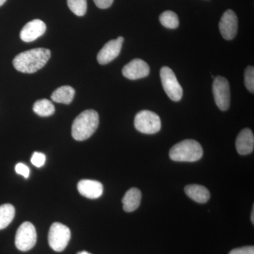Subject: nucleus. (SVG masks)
<instances>
[{"label": "nucleus", "instance_id": "1", "mask_svg": "<svg viewBox=\"0 0 254 254\" xmlns=\"http://www.w3.org/2000/svg\"><path fill=\"white\" fill-rule=\"evenodd\" d=\"M51 57V52L46 48H36L20 53L13 60L14 68L20 72L36 73L41 69Z\"/></svg>", "mask_w": 254, "mask_h": 254}, {"label": "nucleus", "instance_id": "2", "mask_svg": "<svg viewBox=\"0 0 254 254\" xmlns=\"http://www.w3.org/2000/svg\"><path fill=\"white\" fill-rule=\"evenodd\" d=\"M98 125V113L93 110H85L73 121L71 127V134L76 141H85L95 133Z\"/></svg>", "mask_w": 254, "mask_h": 254}, {"label": "nucleus", "instance_id": "3", "mask_svg": "<svg viewBox=\"0 0 254 254\" xmlns=\"http://www.w3.org/2000/svg\"><path fill=\"white\" fill-rule=\"evenodd\" d=\"M201 145L195 140L187 139L174 145L170 150V158L176 162L198 161L203 156Z\"/></svg>", "mask_w": 254, "mask_h": 254}, {"label": "nucleus", "instance_id": "4", "mask_svg": "<svg viewBox=\"0 0 254 254\" xmlns=\"http://www.w3.org/2000/svg\"><path fill=\"white\" fill-rule=\"evenodd\" d=\"M135 128L145 134H154L161 128V120L156 113L149 110H142L134 119Z\"/></svg>", "mask_w": 254, "mask_h": 254}, {"label": "nucleus", "instance_id": "5", "mask_svg": "<svg viewBox=\"0 0 254 254\" xmlns=\"http://www.w3.org/2000/svg\"><path fill=\"white\" fill-rule=\"evenodd\" d=\"M71 238V231L66 225L55 222L50 227L48 233L50 247L55 252H61L67 247Z\"/></svg>", "mask_w": 254, "mask_h": 254}, {"label": "nucleus", "instance_id": "6", "mask_svg": "<svg viewBox=\"0 0 254 254\" xmlns=\"http://www.w3.org/2000/svg\"><path fill=\"white\" fill-rule=\"evenodd\" d=\"M160 75L164 91L169 98L173 101H180L183 95V89L173 70L168 66H163L160 69Z\"/></svg>", "mask_w": 254, "mask_h": 254}, {"label": "nucleus", "instance_id": "7", "mask_svg": "<svg viewBox=\"0 0 254 254\" xmlns=\"http://www.w3.org/2000/svg\"><path fill=\"white\" fill-rule=\"evenodd\" d=\"M37 233L34 225L25 222L18 227L15 237V245L21 252H28L36 245Z\"/></svg>", "mask_w": 254, "mask_h": 254}, {"label": "nucleus", "instance_id": "8", "mask_svg": "<svg viewBox=\"0 0 254 254\" xmlns=\"http://www.w3.org/2000/svg\"><path fill=\"white\" fill-rule=\"evenodd\" d=\"M213 93L215 103L219 109L225 111L230 108V83L227 78L218 76L215 78L213 84Z\"/></svg>", "mask_w": 254, "mask_h": 254}, {"label": "nucleus", "instance_id": "9", "mask_svg": "<svg viewBox=\"0 0 254 254\" xmlns=\"http://www.w3.org/2000/svg\"><path fill=\"white\" fill-rule=\"evenodd\" d=\"M219 29L224 39L231 41L237 36L238 31V18L235 11L232 9H227L222 15Z\"/></svg>", "mask_w": 254, "mask_h": 254}, {"label": "nucleus", "instance_id": "10", "mask_svg": "<svg viewBox=\"0 0 254 254\" xmlns=\"http://www.w3.org/2000/svg\"><path fill=\"white\" fill-rule=\"evenodd\" d=\"M124 42L123 37L112 40L103 46L97 56V60L100 64H107L118 58L121 52Z\"/></svg>", "mask_w": 254, "mask_h": 254}, {"label": "nucleus", "instance_id": "11", "mask_svg": "<svg viewBox=\"0 0 254 254\" xmlns=\"http://www.w3.org/2000/svg\"><path fill=\"white\" fill-rule=\"evenodd\" d=\"M124 76L130 80H137L146 77L150 73V66L141 59L131 60L124 66Z\"/></svg>", "mask_w": 254, "mask_h": 254}, {"label": "nucleus", "instance_id": "12", "mask_svg": "<svg viewBox=\"0 0 254 254\" xmlns=\"http://www.w3.org/2000/svg\"><path fill=\"white\" fill-rule=\"evenodd\" d=\"M46 23L41 20H33L23 26L20 33V38L26 43L36 41L46 33Z\"/></svg>", "mask_w": 254, "mask_h": 254}, {"label": "nucleus", "instance_id": "13", "mask_svg": "<svg viewBox=\"0 0 254 254\" xmlns=\"http://www.w3.org/2000/svg\"><path fill=\"white\" fill-rule=\"evenodd\" d=\"M77 189L80 194L90 199L100 198L103 193V186L100 182L91 180H82Z\"/></svg>", "mask_w": 254, "mask_h": 254}, {"label": "nucleus", "instance_id": "14", "mask_svg": "<svg viewBox=\"0 0 254 254\" xmlns=\"http://www.w3.org/2000/svg\"><path fill=\"white\" fill-rule=\"evenodd\" d=\"M236 148L239 154L245 155L252 153L254 148V136L250 128H244L236 140Z\"/></svg>", "mask_w": 254, "mask_h": 254}, {"label": "nucleus", "instance_id": "15", "mask_svg": "<svg viewBox=\"0 0 254 254\" xmlns=\"http://www.w3.org/2000/svg\"><path fill=\"white\" fill-rule=\"evenodd\" d=\"M141 190L137 188H131L127 190L123 199L124 210L128 213L134 211L139 207L141 200Z\"/></svg>", "mask_w": 254, "mask_h": 254}, {"label": "nucleus", "instance_id": "16", "mask_svg": "<svg viewBox=\"0 0 254 254\" xmlns=\"http://www.w3.org/2000/svg\"><path fill=\"white\" fill-rule=\"evenodd\" d=\"M185 193L197 203H205L210 199V194L208 189L201 185H190L185 187Z\"/></svg>", "mask_w": 254, "mask_h": 254}, {"label": "nucleus", "instance_id": "17", "mask_svg": "<svg viewBox=\"0 0 254 254\" xmlns=\"http://www.w3.org/2000/svg\"><path fill=\"white\" fill-rule=\"evenodd\" d=\"M75 90L69 86H63L55 90L51 95V99L55 103L68 105L72 102Z\"/></svg>", "mask_w": 254, "mask_h": 254}, {"label": "nucleus", "instance_id": "18", "mask_svg": "<svg viewBox=\"0 0 254 254\" xmlns=\"http://www.w3.org/2000/svg\"><path fill=\"white\" fill-rule=\"evenodd\" d=\"M33 111L41 117H50L55 113V105L49 100H38L33 107Z\"/></svg>", "mask_w": 254, "mask_h": 254}, {"label": "nucleus", "instance_id": "19", "mask_svg": "<svg viewBox=\"0 0 254 254\" xmlns=\"http://www.w3.org/2000/svg\"><path fill=\"white\" fill-rule=\"evenodd\" d=\"M15 215V208L9 203L0 206V230L9 226Z\"/></svg>", "mask_w": 254, "mask_h": 254}, {"label": "nucleus", "instance_id": "20", "mask_svg": "<svg viewBox=\"0 0 254 254\" xmlns=\"http://www.w3.org/2000/svg\"><path fill=\"white\" fill-rule=\"evenodd\" d=\"M160 21L163 26L170 29H175L180 25L178 16L176 13L170 10L164 11L163 14H160Z\"/></svg>", "mask_w": 254, "mask_h": 254}, {"label": "nucleus", "instance_id": "21", "mask_svg": "<svg viewBox=\"0 0 254 254\" xmlns=\"http://www.w3.org/2000/svg\"><path fill=\"white\" fill-rule=\"evenodd\" d=\"M69 9L78 16H84L87 11V0H67Z\"/></svg>", "mask_w": 254, "mask_h": 254}, {"label": "nucleus", "instance_id": "22", "mask_svg": "<svg viewBox=\"0 0 254 254\" xmlns=\"http://www.w3.org/2000/svg\"><path fill=\"white\" fill-rule=\"evenodd\" d=\"M245 86L251 93H254V68L253 66H249L246 68L245 73Z\"/></svg>", "mask_w": 254, "mask_h": 254}, {"label": "nucleus", "instance_id": "23", "mask_svg": "<svg viewBox=\"0 0 254 254\" xmlns=\"http://www.w3.org/2000/svg\"><path fill=\"white\" fill-rule=\"evenodd\" d=\"M31 163L37 168H42L46 161V155L39 152H34L32 155L31 159Z\"/></svg>", "mask_w": 254, "mask_h": 254}, {"label": "nucleus", "instance_id": "24", "mask_svg": "<svg viewBox=\"0 0 254 254\" xmlns=\"http://www.w3.org/2000/svg\"><path fill=\"white\" fill-rule=\"evenodd\" d=\"M15 171L18 175H22L26 179L29 177L30 169L25 164L21 163L16 164V167H15Z\"/></svg>", "mask_w": 254, "mask_h": 254}, {"label": "nucleus", "instance_id": "25", "mask_svg": "<svg viewBox=\"0 0 254 254\" xmlns=\"http://www.w3.org/2000/svg\"><path fill=\"white\" fill-rule=\"evenodd\" d=\"M229 254H254V247L253 246H248V247L235 249Z\"/></svg>", "mask_w": 254, "mask_h": 254}, {"label": "nucleus", "instance_id": "26", "mask_svg": "<svg viewBox=\"0 0 254 254\" xmlns=\"http://www.w3.org/2000/svg\"><path fill=\"white\" fill-rule=\"evenodd\" d=\"M95 5L100 9H108L113 4L114 0H93Z\"/></svg>", "mask_w": 254, "mask_h": 254}, {"label": "nucleus", "instance_id": "27", "mask_svg": "<svg viewBox=\"0 0 254 254\" xmlns=\"http://www.w3.org/2000/svg\"><path fill=\"white\" fill-rule=\"evenodd\" d=\"M254 207L253 206V209H252V217H251V219H252V223H254Z\"/></svg>", "mask_w": 254, "mask_h": 254}, {"label": "nucleus", "instance_id": "28", "mask_svg": "<svg viewBox=\"0 0 254 254\" xmlns=\"http://www.w3.org/2000/svg\"><path fill=\"white\" fill-rule=\"evenodd\" d=\"M77 254H91L89 252H86V251H83V252H78Z\"/></svg>", "mask_w": 254, "mask_h": 254}, {"label": "nucleus", "instance_id": "29", "mask_svg": "<svg viewBox=\"0 0 254 254\" xmlns=\"http://www.w3.org/2000/svg\"><path fill=\"white\" fill-rule=\"evenodd\" d=\"M6 0H0V6H2L6 2Z\"/></svg>", "mask_w": 254, "mask_h": 254}]
</instances>
